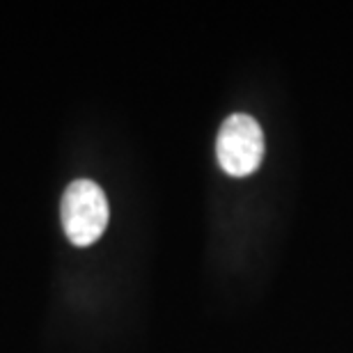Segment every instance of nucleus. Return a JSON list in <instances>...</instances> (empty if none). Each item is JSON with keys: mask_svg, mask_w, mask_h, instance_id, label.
Instances as JSON below:
<instances>
[{"mask_svg": "<svg viewBox=\"0 0 353 353\" xmlns=\"http://www.w3.org/2000/svg\"><path fill=\"white\" fill-rule=\"evenodd\" d=\"M218 163L230 176H248L262 165L264 133L250 115H230L223 122L216 140Z\"/></svg>", "mask_w": 353, "mask_h": 353, "instance_id": "f03ea898", "label": "nucleus"}, {"mask_svg": "<svg viewBox=\"0 0 353 353\" xmlns=\"http://www.w3.org/2000/svg\"><path fill=\"white\" fill-rule=\"evenodd\" d=\"M62 228L67 239L79 248H88L103 234L108 225V200L97 181L76 179L62 195Z\"/></svg>", "mask_w": 353, "mask_h": 353, "instance_id": "f257e3e1", "label": "nucleus"}]
</instances>
